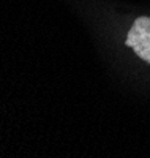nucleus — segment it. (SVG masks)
<instances>
[{
    "label": "nucleus",
    "instance_id": "obj_1",
    "mask_svg": "<svg viewBox=\"0 0 150 158\" xmlns=\"http://www.w3.org/2000/svg\"><path fill=\"white\" fill-rule=\"evenodd\" d=\"M125 43L134 51L138 57L150 63V18L142 16L134 21Z\"/></svg>",
    "mask_w": 150,
    "mask_h": 158
}]
</instances>
